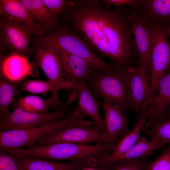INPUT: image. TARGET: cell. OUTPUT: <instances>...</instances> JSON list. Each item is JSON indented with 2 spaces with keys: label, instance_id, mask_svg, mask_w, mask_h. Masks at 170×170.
I'll use <instances>...</instances> for the list:
<instances>
[{
  "label": "cell",
  "instance_id": "obj_32",
  "mask_svg": "<svg viewBox=\"0 0 170 170\" xmlns=\"http://www.w3.org/2000/svg\"><path fill=\"white\" fill-rule=\"evenodd\" d=\"M159 26L168 37H170V24H164Z\"/></svg>",
  "mask_w": 170,
  "mask_h": 170
},
{
  "label": "cell",
  "instance_id": "obj_2",
  "mask_svg": "<svg viewBox=\"0 0 170 170\" xmlns=\"http://www.w3.org/2000/svg\"><path fill=\"white\" fill-rule=\"evenodd\" d=\"M130 68H116L107 72L92 70L87 84L96 98H101L125 111L131 109Z\"/></svg>",
  "mask_w": 170,
  "mask_h": 170
},
{
  "label": "cell",
  "instance_id": "obj_11",
  "mask_svg": "<svg viewBox=\"0 0 170 170\" xmlns=\"http://www.w3.org/2000/svg\"><path fill=\"white\" fill-rule=\"evenodd\" d=\"M130 105L136 113H140L152 102L151 74L138 65L130 68Z\"/></svg>",
  "mask_w": 170,
  "mask_h": 170
},
{
  "label": "cell",
  "instance_id": "obj_22",
  "mask_svg": "<svg viewBox=\"0 0 170 170\" xmlns=\"http://www.w3.org/2000/svg\"><path fill=\"white\" fill-rule=\"evenodd\" d=\"M19 83L0 76V118H7L10 114L8 108L19 92Z\"/></svg>",
  "mask_w": 170,
  "mask_h": 170
},
{
  "label": "cell",
  "instance_id": "obj_25",
  "mask_svg": "<svg viewBox=\"0 0 170 170\" xmlns=\"http://www.w3.org/2000/svg\"><path fill=\"white\" fill-rule=\"evenodd\" d=\"M150 161L147 156L116 160L106 166L109 170H146Z\"/></svg>",
  "mask_w": 170,
  "mask_h": 170
},
{
  "label": "cell",
  "instance_id": "obj_28",
  "mask_svg": "<svg viewBox=\"0 0 170 170\" xmlns=\"http://www.w3.org/2000/svg\"><path fill=\"white\" fill-rule=\"evenodd\" d=\"M146 170H170V144L154 161L150 162Z\"/></svg>",
  "mask_w": 170,
  "mask_h": 170
},
{
  "label": "cell",
  "instance_id": "obj_18",
  "mask_svg": "<svg viewBox=\"0 0 170 170\" xmlns=\"http://www.w3.org/2000/svg\"><path fill=\"white\" fill-rule=\"evenodd\" d=\"M137 12L149 26L170 24V0H141Z\"/></svg>",
  "mask_w": 170,
  "mask_h": 170
},
{
  "label": "cell",
  "instance_id": "obj_7",
  "mask_svg": "<svg viewBox=\"0 0 170 170\" xmlns=\"http://www.w3.org/2000/svg\"><path fill=\"white\" fill-rule=\"evenodd\" d=\"M46 35V30L42 27H31L0 17V52L7 49L31 57L33 52L30 44L33 36Z\"/></svg>",
  "mask_w": 170,
  "mask_h": 170
},
{
  "label": "cell",
  "instance_id": "obj_9",
  "mask_svg": "<svg viewBox=\"0 0 170 170\" xmlns=\"http://www.w3.org/2000/svg\"><path fill=\"white\" fill-rule=\"evenodd\" d=\"M149 27L152 39L150 54L151 79L150 93L152 99L158 82L170 70V42L168 37L159 26Z\"/></svg>",
  "mask_w": 170,
  "mask_h": 170
},
{
  "label": "cell",
  "instance_id": "obj_1",
  "mask_svg": "<svg viewBox=\"0 0 170 170\" xmlns=\"http://www.w3.org/2000/svg\"><path fill=\"white\" fill-rule=\"evenodd\" d=\"M99 0H70L61 17L82 36L91 50L110 59L116 68L138 65L130 23L129 10L122 7L106 9Z\"/></svg>",
  "mask_w": 170,
  "mask_h": 170
},
{
  "label": "cell",
  "instance_id": "obj_5",
  "mask_svg": "<svg viewBox=\"0 0 170 170\" xmlns=\"http://www.w3.org/2000/svg\"><path fill=\"white\" fill-rule=\"evenodd\" d=\"M31 48L37 66L43 71L52 83L53 90L50 98L51 108L57 110L64 104L59 96V91L68 90L70 82L64 77L61 58L56 48L53 45L37 42L33 40Z\"/></svg>",
  "mask_w": 170,
  "mask_h": 170
},
{
  "label": "cell",
  "instance_id": "obj_20",
  "mask_svg": "<svg viewBox=\"0 0 170 170\" xmlns=\"http://www.w3.org/2000/svg\"><path fill=\"white\" fill-rule=\"evenodd\" d=\"M20 170H79L87 165V160L79 159L68 163L54 162L28 156L19 158Z\"/></svg>",
  "mask_w": 170,
  "mask_h": 170
},
{
  "label": "cell",
  "instance_id": "obj_19",
  "mask_svg": "<svg viewBox=\"0 0 170 170\" xmlns=\"http://www.w3.org/2000/svg\"><path fill=\"white\" fill-rule=\"evenodd\" d=\"M33 21L46 30V35L60 28L59 18L52 14L41 0H20Z\"/></svg>",
  "mask_w": 170,
  "mask_h": 170
},
{
  "label": "cell",
  "instance_id": "obj_4",
  "mask_svg": "<svg viewBox=\"0 0 170 170\" xmlns=\"http://www.w3.org/2000/svg\"><path fill=\"white\" fill-rule=\"evenodd\" d=\"M84 116L76 106L64 118L55 122L26 129L0 131V150L34 147L45 136L69 124L84 121Z\"/></svg>",
  "mask_w": 170,
  "mask_h": 170
},
{
  "label": "cell",
  "instance_id": "obj_29",
  "mask_svg": "<svg viewBox=\"0 0 170 170\" xmlns=\"http://www.w3.org/2000/svg\"><path fill=\"white\" fill-rule=\"evenodd\" d=\"M52 14L60 18L62 17L67 10L70 0H41Z\"/></svg>",
  "mask_w": 170,
  "mask_h": 170
},
{
  "label": "cell",
  "instance_id": "obj_23",
  "mask_svg": "<svg viewBox=\"0 0 170 170\" xmlns=\"http://www.w3.org/2000/svg\"><path fill=\"white\" fill-rule=\"evenodd\" d=\"M18 104L19 108L26 112L32 113L48 112L51 105L50 98L45 99L33 95L20 97Z\"/></svg>",
  "mask_w": 170,
  "mask_h": 170
},
{
  "label": "cell",
  "instance_id": "obj_15",
  "mask_svg": "<svg viewBox=\"0 0 170 170\" xmlns=\"http://www.w3.org/2000/svg\"><path fill=\"white\" fill-rule=\"evenodd\" d=\"M32 64L29 63L27 57L19 54L9 52L4 54L0 52V76L19 83L32 75Z\"/></svg>",
  "mask_w": 170,
  "mask_h": 170
},
{
  "label": "cell",
  "instance_id": "obj_10",
  "mask_svg": "<svg viewBox=\"0 0 170 170\" xmlns=\"http://www.w3.org/2000/svg\"><path fill=\"white\" fill-rule=\"evenodd\" d=\"M128 18L133 37L138 65L151 74L150 54L152 39L150 28L139 13L134 10L129 11Z\"/></svg>",
  "mask_w": 170,
  "mask_h": 170
},
{
  "label": "cell",
  "instance_id": "obj_21",
  "mask_svg": "<svg viewBox=\"0 0 170 170\" xmlns=\"http://www.w3.org/2000/svg\"><path fill=\"white\" fill-rule=\"evenodd\" d=\"M0 17L31 27H41L34 22L20 0H0Z\"/></svg>",
  "mask_w": 170,
  "mask_h": 170
},
{
  "label": "cell",
  "instance_id": "obj_16",
  "mask_svg": "<svg viewBox=\"0 0 170 170\" xmlns=\"http://www.w3.org/2000/svg\"><path fill=\"white\" fill-rule=\"evenodd\" d=\"M54 47L61 58L64 78L71 82L87 84L90 78L92 71L89 64L81 58Z\"/></svg>",
  "mask_w": 170,
  "mask_h": 170
},
{
  "label": "cell",
  "instance_id": "obj_6",
  "mask_svg": "<svg viewBox=\"0 0 170 170\" xmlns=\"http://www.w3.org/2000/svg\"><path fill=\"white\" fill-rule=\"evenodd\" d=\"M78 99L76 90H68L67 101L64 106L53 112L46 113H28L18 107L7 118L0 120V130L26 129L59 121L68 114L72 103Z\"/></svg>",
  "mask_w": 170,
  "mask_h": 170
},
{
  "label": "cell",
  "instance_id": "obj_31",
  "mask_svg": "<svg viewBox=\"0 0 170 170\" xmlns=\"http://www.w3.org/2000/svg\"><path fill=\"white\" fill-rule=\"evenodd\" d=\"M79 170H109L106 166L97 164H90L88 163Z\"/></svg>",
  "mask_w": 170,
  "mask_h": 170
},
{
  "label": "cell",
  "instance_id": "obj_24",
  "mask_svg": "<svg viewBox=\"0 0 170 170\" xmlns=\"http://www.w3.org/2000/svg\"><path fill=\"white\" fill-rule=\"evenodd\" d=\"M146 131L150 141L170 144V115L153 123Z\"/></svg>",
  "mask_w": 170,
  "mask_h": 170
},
{
  "label": "cell",
  "instance_id": "obj_17",
  "mask_svg": "<svg viewBox=\"0 0 170 170\" xmlns=\"http://www.w3.org/2000/svg\"><path fill=\"white\" fill-rule=\"evenodd\" d=\"M78 92V104L76 107L82 114L89 116L94 120L95 126L105 133V128L104 120L100 115L99 108L101 102L93 95L85 83L74 82L71 84V90Z\"/></svg>",
  "mask_w": 170,
  "mask_h": 170
},
{
  "label": "cell",
  "instance_id": "obj_8",
  "mask_svg": "<svg viewBox=\"0 0 170 170\" xmlns=\"http://www.w3.org/2000/svg\"><path fill=\"white\" fill-rule=\"evenodd\" d=\"M93 142L97 144L106 143L105 133L95 126H93V122L84 120L69 124L45 136L35 146L59 143L86 144Z\"/></svg>",
  "mask_w": 170,
  "mask_h": 170
},
{
  "label": "cell",
  "instance_id": "obj_14",
  "mask_svg": "<svg viewBox=\"0 0 170 170\" xmlns=\"http://www.w3.org/2000/svg\"><path fill=\"white\" fill-rule=\"evenodd\" d=\"M105 128V142L115 144L119 137L124 136L130 131L128 128V118L125 111L116 105L103 100Z\"/></svg>",
  "mask_w": 170,
  "mask_h": 170
},
{
  "label": "cell",
  "instance_id": "obj_3",
  "mask_svg": "<svg viewBox=\"0 0 170 170\" xmlns=\"http://www.w3.org/2000/svg\"><path fill=\"white\" fill-rule=\"evenodd\" d=\"M34 39L40 42L52 44L83 59L89 64L93 70L107 72L116 68L111 63L105 61L93 53L82 37L67 23L47 35L35 36Z\"/></svg>",
  "mask_w": 170,
  "mask_h": 170
},
{
  "label": "cell",
  "instance_id": "obj_12",
  "mask_svg": "<svg viewBox=\"0 0 170 170\" xmlns=\"http://www.w3.org/2000/svg\"><path fill=\"white\" fill-rule=\"evenodd\" d=\"M150 112L148 106L139 113L133 129L123 136L115 144L110 154L102 156L95 161V164L105 166L134 146L142 139L140 133L145 124Z\"/></svg>",
  "mask_w": 170,
  "mask_h": 170
},
{
  "label": "cell",
  "instance_id": "obj_26",
  "mask_svg": "<svg viewBox=\"0 0 170 170\" xmlns=\"http://www.w3.org/2000/svg\"><path fill=\"white\" fill-rule=\"evenodd\" d=\"M21 89L33 94H42L43 96L46 95L48 92L52 93L53 90L52 83L49 80L43 81L26 79L20 84Z\"/></svg>",
  "mask_w": 170,
  "mask_h": 170
},
{
  "label": "cell",
  "instance_id": "obj_13",
  "mask_svg": "<svg viewBox=\"0 0 170 170\" xmlns=\"http://www.w3.org/2000/svg\"><path fill=\"white\" fill-rule=\"evenodd\" d=\"M155 92L156 95L149 105L150 112L143 128L144 131L153 123L170 115V70L160 79Z\"/></svg>",
  "mask_w": 170,
  "mask_h": 170
},
{
  "label": "cell",
  "instance_id": "obj_30",
  "mask_svg": "<svg viewBox=\"0 0 170 170\" xmlns=\"http://www.w3.org/2000/svg\"><path fill=\"white\" fill-rule=\"evenodd\" d=\"M103 4V7L108 9L109 7L113 5L115 7H122L124 5H128L131 9L137 11L139 8L141 0H99Z\"/></svg>",
  "mask_w": 170,
  "mask_h": 170
},
{
  "label": "cell",
  "instance_id": "obj_27",
  "mask_svg": "<svg viewBox=\"0 0 170 170\" xmlns=\"http://www.w3.org/2000/svg\"><path fill=\"white\" fill-rule=\"evenodd\" d=\"M19 158L5 150H0V170H20Z\"/></svg>",
  "mask_w": 170,
  "mask_h": 170
},
{
  "label": "cell",
  "instance_id": "obj_33",
  "mask_svg": "<svg viewBox=\"0 0 170 170\" xmlns=\"http://www.w3.org/2000/svg\"></svg>",
  "mask_w": 170,
  "mask_h": 170
}]
</instances>
